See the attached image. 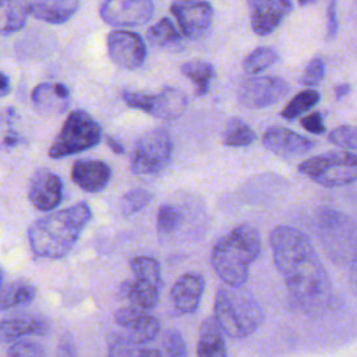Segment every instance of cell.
<instances>
[{"label": "cell", "instance_id": "6da1fadb", "mask_svg": "<svg viewBox=\"0 0 357 357\" xmlns=\"http://www.w3.org/2000/svg\"><path fill=\"white\" fill-rule=\"evenodd\" d=\"M273 262L296 304L310 315L324 312L332 298V284L315 248L298 229L276 226L269 234Z\"/></svg>", "mask_w": 357, "mask_h": 357}, {"label": "cell", "instance_id": "7a4b0ae2", "mask_svg": "<svg viewBox=\"0 0 357 357\" xmlns=\"http://www.w3.org/2000/svg\"><path fill=\"white\" fill-rule=\"evenodd\" d=\"M91 216V208L79 202L35 220L28 230L32 252L42 258H63L74 247Z\"/></svg>", "mask_w": 357, "mask_h": 357}, {"label": "cell", "instance_id": "3957f363", "mask_svg": "<svg viewBox=\"0 0 357 357\" xmlns=\"http://www.w3.org/2000/svg\"><path fill=\"white\" fill-rule=\"evenodd\" d=\"M261 252L258 230L247 223L223 236L212 250L211 262L226 286L241 287L247 282L248 268Z\"/></svg>", "mask_w": 357, "mask_h": 357}, {"label": "cell", "instance_id": "277c9868", "mask_svg": "<svg viewBox=\"0 0 357 357\" xmlns=\"http://www.w3.org/2000/svg\"><path fill=\"white\" fill-rule=\"evenodd\" d=\"M215 321L233 339L254 333L264 321V311L251 293L241 287L222 286L215 294Z\"/></svg>", "mask_w": 357, "mask_h": 357}, {"label": "cell", "instance_id": "5b68a950", "mask_svg": "<svg viewBox=\"0 0 357 357\" xmlns=\"http://www.w3.org/2000/svg\"><path fill=\"white\" fill-rule=\"evenodd\" d=\"M300 173L324 187H340L357 181V155L346 151L326 152L308 158Z\"/></svg>", "mask_w": 357, "mask_h": 357}, {"label": "cell", "instance_id": "8992f818", "mask_svg": "<svg viewBox=\"0 0 357 357\" xmlns=\"http://www.w3.org/2000/svg\"><path fill=\"white\" fill-rule=\"evenodd\" d=\"M100 126L91 114L84 110L71 112L49 149V156L61 159L85 149L93 148L100 142Z\"/></svg>", "mask_w": 357, "mask_h": 357}, {"label": "cell", "instance_id": "52a82bcc", "mask_svg": "<svg viewBox=\"0 0 357 357\" xmlns=\"http://www.w3.org/2000/svg\"><path fill=\"white\" fill-rule=\"evenodd\" d=\"M172 137L167 130L155 127L144 132L131 155V170L134 174L149 176L163 170L172 159Z\"/></svg>", "mask_w": 357, "mask_h": 357}, {"label": "cell", "instance_id": "ba28073f", "mask_svg": "<svg viewBox=\"0 0 357 357\" xmlns=\"http://www.w3.org/2000/svg\"><path fill=\"white\" fill-rule=\"evenodd\" d=\"M324 248L336 264L350 262L357 255V234L349 222L336 213H326L319 223Z\"/></svg>", "mask_w": 357, "mask_h": 357}, {"label": "cell", "instance_id": "9c48e42d", "mask_svg": "<svg viewBox=\"0 0 357 357\" xmlns=\"http://www.w3.org/2000/svg\"><path fill=\"white\" fill-rule=\"evenodd\" d=\"M289 91L287 81L280 77H255L243 81L237 99L248 109H262L282 100Z\"/></svg>", "mask_w": 357, "mask_h": 357}, {"label": "cell", "instance_id": "30bf717a", "mask_svg": "<svg viewBox=\"0 0 357 357\" xmlns=\"http://www.w3.org/2000/svg\"><path fill=\"white\" fill-rule=\"evenodd\" d=\"M183 35L188 39H198L211 28L213 10L202 0H176L170 6Z\"/></svg>", "mask_w": 357, "mask_h": 357}, {"label": "cell", "instance_id": "8fae6325", "mask_svg": "<svg viewBox=\"0 0 357 357\" xmlns=\"http://www.w3.org/2000/svg\"><path fill=\"white\" fill-rule=\"evenodd\" d=\"M99 14L113 26L144 25L153 15V3L152 0H105Z\"/></svg>", "mask_w": 357, "mask_h": 357}, {"label": "cell", "instance_id": "7c38bea8", "mask_svg": "<svg viewBox=\"0 0 357 357\" xmlns=\"http://www.w3.org/2000/svg\"><path fill=\"white\" fill-rule=\"evenodd\" d=\"M107 53L116 66L134 70L144 63L146 47L138 33L117 29L107 35Z\"/></svg>", "mask_w": 357, "mask_h": 357}, {"label": "cell", "instance_id": "4fadbf2b", "mask_svg": "<svg viewBox=\"0 0 357 357\" xmlns=\"http://www.w3.org/2000/svg\"><path fill=\"white\" fill-rule=\"evenodd\" d=\"M290 0H248V14L252 31L259 36L272 33L291 13Z\"/></svg>", "mask_w": 357, "mask_h": 357}, {"label": "cell", "instance_id": "5bb4252c", "mask_svg": "<svg viewBox=\"0 0 357 357\" xmlns=\"http://www.w3.org/2000/svg\"><path fill=\"white\" fill-rule=\"evenodd\" d=\"M28 198L39 211L54 209L63 198V183L57 174L49 169H39L32 176Z\"/></svg>", "mask_w": 357, "mask_h": 357}, {"label": "cell", "instance_id": "9a60e30c", "mask_svg": "<svg viewBox=\"0 0 357 357\" xmlns=\"http://www.w3.org/2000/svg\"><path fill=\"white\" fill-rule=\"evenodd\" d=\"M264 146L282 158H296L314 148V142L304 135L283 127H271L262 137Z\"/></svg>", "mask_w": 357, "mask_h": 357}, {"label": "cell", "instance_id": "2e32d148", "mask_svg": "<svg viewBox=\"0 0 357 357\" xmlns=\"http://www.w3.org/2000/svg\"><path fill=\"white\" fill-rule=\"evenodd\" d=\"M50 329L47 318L35 314H17L0 321V343L17 342L26 335H45Z\"/></svg>", "mask_w": 357, "mask_h": 357}, {"label": "cell", "instance_id": "e0dca14e", "mask_svg": "<svg viewBox=\"0 0 357 357\" xmlns=\"http://www.w3.org/2000/svg\"><path fill=\"white\" fill-rule=\"evenodd\" d=\"M112 176L110 167L102 160L79 159L71 167L73 181L86 192H98L106 187Z\"/></svg>", "mask_w": 357, "mask_h": 357}, {"label": "cell", "instance_id": "ac0fdd59", "mask_svg": "<svg viewBox=\"0 0 357 357\" xmlns=\"http://www.w3.org/2000/svg\"><path fill=\"white\" fill-rule=\"evenodd\" d=\"M204 279L198 273L181 275L172 287V297L176 308L184 314H192L201 301L204 293Z\"/></svg>", "mask_w": 357, "mask_h": 357}, {"label": "cell", "instance_id": "d6986e66", "mask_svg": "<svg viewBox=\"0 0 357 357\" xmlns=\"http://www.w3.org/2000/svg\"><path fill=\"white\" fill-rule=\"evenodd\" d=\"M32 103L35 109L45 116L59 114L67 109L68 89L64 84H39L32 91Z\"/></svg>", "mask_w": 357, "mask_h": 357}, {"label": "cell", "instance_id": "ffe728a7", "mask_svg": "<svg viewBox=\"0 0 357 357\" xmlns=\"http://www.w3.org/2000/svg\"><path fill=\"white\" fill-rule=\"evenodd\" d=\"M79 0H33L31 14L49 24H63L78 10Z\"/></svg>", "mask_w": 357, "mask_h": 357}, {"label": "cell", "instance_id": "44dd1931", "mask_svg": "<svg viewBox=\"0 0 357 357\" xmlns=\"http://www.w3.org/2000/svg\"><path fill=\"white\" fill-rule=\"evenodd\" d=\"M197 357H227L223 332L215 318H206L199 326Z\"/></svg>", "mask_w": 357, "mask_h": 357}, {"label": "cell", "instance_id": "7402d4cb", "mask_svg": "<svg viewBox=\"0 0 357 357\" xmlns=\"http://www.w3.org/2000/svg\"><path fill=\"white\" fill-rule=\"evenodd\" d=\"M187 107L185 95L176 88H165L159 93H153L151 113L159 119L173 120L184 113Z\"/></svg>", "mask_w": 357, "mask_h": 357}, {"label": "cell", "instance_id": "603a6c76", "mask_svg": "<svg viewBox=\"0 0 357 357\" xmlns=\"http://www.w3.org/2000/svg\"><path fill=\"white\" fill-rule=\"evenodd\" d=\"M29 13V0H0V33L10 35L20 31Z\"/></svg>", "mask_w": 357, "mask_h": 357}, {"label": "cell", "instance_id": "cb8c5ba5", "mask_svg": "<svg viewBox=\"0 0 357 357\" xmlns=\"http://www.w3.org/2000/svg\"><path fill=\"white\" fill-rule=\"evenodd\" d=\"M36 296V289L26 280L17 279L0 289V311L31 304Z\"/></svg>", "mask_w": 357, "mask_h": 357}, {"label": "cell", "instance_id": "d4e9b609", "mask_svg": "<svg viewBox=\"0 0 357 357\" xmlns=\"http://www.w3.org/2000/svg\"><path fill=\"white\" fill-rule=\"evenodd\" d=\"M181 73L192 82L198 96H202L209 91V84L215 77L213 66L202 60H190L184 63L181 66Z\"/></svg>", "mask_w": 357, "mask_h": 357}, {"label": "cell", "instance_id": "484cf974", "mask_svg": "<svg viewBox=\"0 0 357 357\" xmlns=\"http://www.w3.org/2000/svg\"><path fill=\"white\" fill-rule=\"evenodd\" d=\"M159 289L158 286L141 280L134 279L130 282V290L127 298L131 301L134 307H138L144 311L153 308L159 301Z\"/></svg>", "mask_w": 357, "mask_h": 357}, {"label": "cell", "instance_id": "4316f807", "mask_svg": "<svg viewBox=\"0 0 357 357\" xmlns=\"http://www.w3.org/2000/svg\"><path fill=\"white\" fill-rule=\"evenodd\" d=\"M255 132L254 130L241 119H230L223 130L222 141L227 146H245L254 142Z\"/></svg>", "mask_w": 357, "mask_h": 357}, {"label": "cell", "instance_id": "83f0119b", "mask_svg": "<svg viewBox=\"0 0 357 357\" xmlns=\"http://www.w3.org/2000/svg\"><path fill=\"white\" fill-rule=\"evenodd\" d=\"M146 38L149 43L158 47H165L174 45L180 40V33L169 18H160L155 22L146 32Z\"/></svg>", "mask_w": 357, "mask_h": 357}, {"label": "cell", "instance_id": "f1b7e54d", "mask_svg": "<svg viewBox=\"0 0 357 357\" xmlns=\"http://www.w3.org/2000/svg\"><path fill=\"white\" fill-rule=\"evenodd\" d=\"M321 96L314 89H305L298 92L282 110V117L287 120H294L304 114L307 110L314 107L319 102Z\"/></svg>", "mask_w": 357, "mask_h": 357}, {"label": "cell", "instance_id": "f546056e", "mask_svg": "<svg viewBox=\"0 0 357 357\" xmlns=\"http://www.w3.org/2000/svg\"><path fill=\"white\" fill-rule=\"evenodd\" d=\"M131 269L135 279H141L149 282L158 287L162 286V276H160V265L152 257H135L131 259Z\"/></svg>", "mask_w": 357, "mask_h": 357}, {"label": "cell", "instance_id": "4dcf8cb0", "mask_svg": "<svg viewBox=\"0 0 357 357\" xmlns=\"http://www.w3.org/2000/svg\"><path fill=\"white\" fill-rule=\"evenodd\" d=\"M278 59H279V56L275 49L266 47V46L257 47L254 52H251L245 57V60L243 63V68L248 74H257V73L264 71L273 63H276Z\"/></svg>", "mask_w": 357, "mask_h": 357}, {"label": "cell", "instance_id": "1f68e13d", "mask_svg": "<svg viewBox=\"0 0 357 357\" xmlns=\"http://www.w3.org/2000/svg\"><path fill=\"white\" fill-rule=\"evenodd\" d=\"M160 325L159 321L149 315V314H144L141 317V319L135 324V326L132 329H130L128 335H126L130 340H132L135 344H145L151 340H153L156 337V335L159 333Z\"/></svg>", "mask_w": 357, "mask_h": 357}, {"label": "cell", "instance_id": "d6a6232c", "mask_svg": "<svg viewBox=\"0 0 357 357\" xmlns=\"http://www.w3.org/2000/svg\"><path fill=\"white\" fill-rule=\"evenodd\" d=\"M183 215L181 212L170 204H163L159 211H158V216H156V227H158V233L160 236H167L172 234L173 231H176L181 223Z\"/></svg>", "mask_w": 357, "mask_h": 357}, {"label": "cell", "instance_id": "836d02e7", "mask_svg": "<svg viewBox=\"0 0 357 357\" xmlns=\"http://www.w3.org/2000/svg\"><path fill=\"white\" fill-rule=\"evenodd\" d=\"M152 199V194L142 188H135L124 194L121 198V212L128 216L139 212Z\"/></svg>", "mask_w": 357, "mask_h": 357}, {"label": "cell", "instance_id": "e575fe53", "mask_svg": "<svg viewBox=\"0 0 357 357\" xmlns=\"http://www.w3.org/2000/svg\"><path fill=\"white\" fill-rule=\"evenodd\" d=\"M328 138L343 149H357V126H339L329 132Z\"/></svg>", "mask_w": 357, "mask_h": 357}, {"label": "cell", "instance_id": "d590c367", "mask_svg": "<svg viewBox=\"0 0 357 357\" xmlns=\"http://www.w3.org/2000/svg\"><path fill=\"white\" fill-rule=\"evenodd\" d=\"M7 357H46V353L38 342L17 340L7 349Z\"/></svg>", "mask_w": 357, "mask_h": 357}, {"label": "cell", "instance_id": "8d00e7d4", "mask_svg": "<svg viewBox=\"0 0 357 357\" xmlns=\"http://www.w3.org/2000/svg\"><path fill=\"white\" fill-rule=\"evenodd\" d=\"M163 347L166 357H187V346L178 331L169 329L165 332Z\"/></svg>", "mask_w": 357, "mask_h": 357}, {"label": "cell", "instance_id": "74e56055", "mask_svg": "<svg viewBox=\"0 0 357 357\" xmlns=\"http://www.w3.org/2000/svg\"><path fill=\"white\" fill-rule=\"evenodd\" d=\"M145 314L144 310L130 305V307H121L114 312V321L119 326L126 328L127 331L132 329L135 324L141 319V317Z\"/></svg>", "mask_w": 357, "mask_h": 357}, {"label": "cell", "instance_id": "f35d334b", "mask_svg": "<svg viewBox=\"0 0 357 357\" xmlns=\"http://www.w3.org/2000/svg\"><path fill=\"white\" fill-rule=\"evenodd\" d=\"M325 74V64L321 57H314L308 66L305 67L303 75L300 77V82L303 85H318Z\"/></svg>", "mask_w": 357, "mask_h": 357}, {"label": "cell", "instance_id": "ab89813d", "mask_svg": "<svg viewBox=\"0 0 357 357\" xmlns=\"http://www.w3.org/2000/svg\"><path fill=\"white\" fill-rule=\"evenodd\" d=\"M121 96H123V100L130 107L142 110L145 113H151L153 93H145V92H137V91H124L121 93Z\"/></svg>", "mask_w": 357, "mask_h": 357}, {"label": "cell", "instance_id": "60d3db41", "mask_svg": "<svg viewBox=\"0 0 357 357\" xmlns=\"http://www.w3.org/2000/svg\"><path fill=\"white\" fill-rule=\"evenodd\" d=\"M300 123L311 134H322L325 131V124H324L322 116L318 112L307 114L305 117H301Z\"/></svg>", "mask_w": 357, "mask_h": 357}, {"label": "cell", "instance_id": "b9f144b4", "mask_svg": "<svg viewBox=\"0 0 357 357\" xmlns=\"http://www.w3.org/2000/svg\"><path fill=\"white\" fill-rule=\"evenodd\" d=\"M337 32V18H336V0H328L326 7V39L332 40Z\"/></svg>", "mask_w": 357, "mask_h": 357}, {"label": "cell", "instance_id": "7bdbcfd3", "mask_svg": "<svg viewBox=\"0 0 357 357\" xmlns=\"http://www.w3.org/2000/svg\"><path fill=\"white\" fill-rule=\"evenodd\" d=\"M57 357H77V349L73 336L66 332L61 335L57 346Z\"/></svg>", "mask_w": 357, "mask_h": 357}, {"label": "cell", "instance_id": "ee69618b", "mask_svg": "<svg viewBox=\"0 0 357 357\" xmlns=\"http://www.w3.org/2000/svg\"><path fill=\"white\" fill-rule=\"evenodd\" d=\"M350 286L357 294V255L350 261Z\"/></svg>", "mask_w": 357, "mask_h": 357}, {"label": "cell", "instance_id": "f6af8a7d", "mask_svg": "<svg viewBox=\"0 0 357 357\" xmlns=\"http://www.w3.org/2000/svg\"><path fill=\"white\" fill-rule=\"evenodd\" d=\"M137 357H162V356H160V351L158 349L141 346L139 350H138V356Z\"/></svg>", "mask_w": 357, "mask_h": 357}, {"label": "cell", "instance_id": "bcb514c9", "mask_svg": "<svg viewBox=\"0 0 357 357\" xmlns=\"http://www.w3.org/2000/svg\"><path fill=\"white\" fill-rule=\"evenodd\" d=\"M10 89H11V86H10V81H8L7 75L0 73V98L8 95Z\"/></svg>", "mask_w": 357, "mask_h": 357}, {"label": "cell", "instance_id": "7dc6e473", "mask_svg": "<svg viewBox=\"0 0 357 357\" xmlns=\"http://www.w3.org/2000/svg\"><path fill=\"white\" fill-rule=\"evenodd\" d=\"M106 144H107V146H109L113 152H116V153H123V152H124L123 145H121L116 138H113V137H107V138H106Z\"/></svg>", "mask_w": 357, "mask_h": 357}, {"label": "cell", "instance_id": "c3c4849f", "mask_svg": "<svg viewBox=\"0 0 357 357\" xmlns=\"http://www.w3.org/2000/svg\"><path fill=\"white\" fill-rule=\"evenodd\" d=\"M350 89H351V86L349 84H339L335 86V95L337 99H340V98L346 96L350 92Z\"/></svg>", "mask_w": 357, "mask_h": 357}, {"label": "cell", "instance_id": "681fc988", "mask_svg": "<svg viewBox=\"0 0 357 357\" xmlns=\"http://www.w3.org/2000/svg\"><path fill=\"white\" fill-rule=\"evenodd\" d=\"M20 142V138L15 135V134H8L6 138H4V145H7V146H14L15 144H18Z\"/></svg>", "mask_w": 357, "mask_h": 357}, {"label": "cell", "instance_id": "f907efd6", "mask_svg": "<svg viewBox=\"0 0 357 357\" xmlns=\"http://www.w3.org/2000/svg\"><path fill=\"white\" fill-rule=\"evenodd\" d=\"M315 0H298V4L300 6H307V4H311V3H314Z\"/></svg>", "mask_w": 357, "mask_h": 357}, {"label": "cell", "instance_id": "816d5d0a", "mask_svg": "<svg viewBox=\"0 0 357 357\" xmlns=\"http://www.w3.org/2000/svg\"><path fill=\"white\" fill-rule=\"evenodd\" d=\"M3 279H4V272H3V269L0 268V289H1V286H3Z\"/></svg>", "mask_w": 357, "mask_h": 357}]
</instances>
